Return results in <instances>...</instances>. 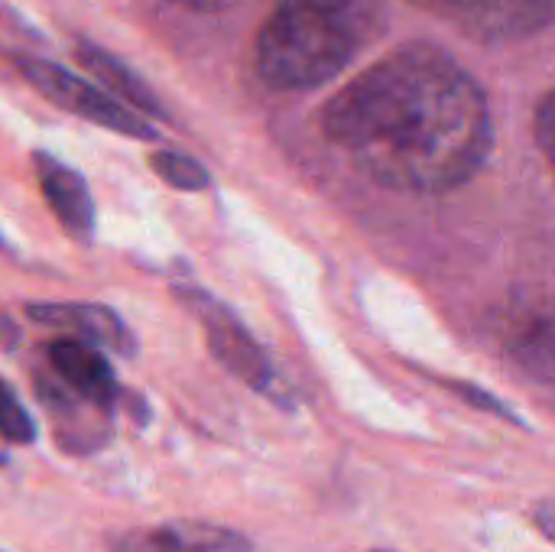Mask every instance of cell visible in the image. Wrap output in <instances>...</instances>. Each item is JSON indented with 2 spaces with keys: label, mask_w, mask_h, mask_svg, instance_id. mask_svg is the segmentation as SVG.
<instances>
[{
  "label": "cell",
  "mask_w": 555,
  "mask_h": 552,
  "mask_svg": "<svg viewBox=\"0 0 555 552\" xmlns=\"http://www.w3.org/2000/svg\"><path fill=\"white\" fill-rule=\"evenodd\" d=\"M322 133L377 185L442 195L488 163L494 117L481 81L462 62L439 46L410 42L322 107Z\"/></svg>",
  "instance_id": "1"
},
{
  "label": "cell",
  "mask_w": 555,
  "mask_h": 552,
  "mask_svg": "<svg viewBox=\"0 0 555 552\" xmlns=\"http://www.w3.org/2000/svg\"><path fill=\"white\" fill-rule=\"evenodd\" d=\"M384 29V0H276L257 36L270 88L312 91L348 68Z\"/></svg>",
  "instance_id": "2"
},
{
  "label": "cell",
  "mask_w": 555,
  "mask_h": 552,
  "mask_svg": "<svg viewBox=\"0 0 555 552\" xmlns=\"http://www.w3.org/2000/svg\"><path fill=\"white\" fill-rule=\"evenodd\" d=\"M13 65L46 101L59 104L62 111H68V114H75L81 120H91L98 127H107L114 133L133 137V140H156L153 124H146L143 114L120 104L101 85L85 81V78L72 75L68 68H62V65H55L49 59H39V55H20L16 52Z\"/></svg>",
  "instance_id": "3"
},
{
  "label": "cell",
  "mask_w": 555,
  "mask_h": 552,
  "mask_svg": "<svg viewBox=\"0 0 555 552\" xmlns=\"http://www.w3.org/2000/svg\"><path fill=\"white\" fill-rule=\"evenodd\" d=\"M179 293L189 303V309L202 319L208 348L224 364V371H231L237 381H244L257 394L280 400V377L273 371L270 358L263 355V348L244 329V322L231 309H224L221 303H215L208 293H202L198 286H185Z\"/></svg>",
  "instance_id": "4"
},
{
  "label": "cell",
  "mask_w": 555,
  "mask_h": 552,
  "mask_svg": "<svg viewBox=\"0 0 555 552\" xmlns=\"http://www.w3.org/2000/svg\"><path fill=\"white\" fill-rule=\"evenodd\" d=\"M478 42H517L550 26L555 0H410Z\"/></svg>",
  "instance_id": "5"
},
{
  "label": "cell",
  "mask_w": 555,
  "mask_h": 552,
  "mask_svg": "<svg viewBox=\"0 0 555 552\" xmlns=\"http://www.w3.org/2000/svg\"><path fill=\"white\" fill-rule=\"evenodd\" d=\"M26 312H29V319L36 325L59 329L68 338H81V342H88L94 348H107V351L124 355V358L137 355L133 332L107 306H94V303H39V306H26Z\"/></svg>",
  "instance_id": "6"
},
{
  "label": "cell",
  "mask_w": 555,
  "mask_h": 552,
  "mask_svg": "<svg viewBox=\"0 0 555 552\" xmlns=\"http://www.w3.org/2000/svg\"><path fill=\"white\" fill-rule=\"evenodd\" d=\"M111 552H257L244 534L228 527L179 521L146 530H127L111 540Z\"/></svg>",
  "instance_id": "7"
},
{
  "label": "cell",
  "mask_w": 555,
  "mask_h": 552,
  "mask_svg": "<svg viewBox=\"0 0 555 552\" xmlns=\"http://www.w3.org/2000/svg\"><path fill=\"white\" fill-rule=\"evenodd\" d=\"M49 364L59 374V381L75 390L85 403L98 407V410H114L117 403V377L107 364V358L101 355V348L81 342V338H68L62 335L59 342L49 345Z\"/></svg>",
  "instance_id": "8"
},
{
  "label": "cell",
  "mask_w": 555,
  "mask_h": 552,
  "mask_svg": "<svg viewBox=\"0 0 555 552\" xmlns=\"http://www.w3.org/2000/svg\"><path fill=\"white\" fill-rule=\"evenodd\" d=\"M36 176H39L42 195H46L49 208L55 211L59 224L81 241L91 238L94 202H91L88 182L72 166H65L62 159H55L49 153H36Z\"/></svg>",
  "instance_id": "9"
},
{
  "label": "cell",
  "mask_w": 555,
  "mask_h": 552,
  "mask_svg": "<svg viewBox=\"0 0 555 552\" xmlns=\"http://www.w3.org/2000/svg\"><path fill=\"white\" fill-rule=\"evenodd\" d=\"M75 55H78V62L101 81V88H104L107 94H114L120 104L133 107L137 114L166 117V107H163V101L156 98V91H153L127 62H120V59L111 55L107 49H101V46H94V42H85V39H78Z\"/></svg>",
  "instance_id": "10"
},
{
  "label": "cell",
  "mask_w": 555,
  "mask_h": 552,
  "mask_svg": "<svg viewBox=\"0 0 555 552\" xmlns=\"http://www.w3.org/2000/svg\"><path fill=\"white\" fill-rule=\"evenodd\" d=\"M553 319L550 316H537L530 319L511 342V355L514 361L537 377L540 384H553L555 368V345H553Z\"/></svg>",
  "instance_id": "11"
},
{
  "label": "cell",
  "mask_w": 555,
  "mask_h": 552,
  "mask_svg": "<svg viewBox=\"0 0 555 552\" xmlns=\"http://www.w3.org/2000/svg\"><path fill=\"white\" fill-rule=\"evenodd\" d=\"M153 169H156L159 179H166L179 192H205L211 185V172L198 159H192L185 153H176V150L156 153L153 156Z\"/></svg>",
  "instance_id": "12"
},
{
  "label": "cell",
  "mask_w": 555,
  "mask_h": 552,
  "mask_svg": "<svg viewBox=\"0 0 555 552\" xmlns=\"http://www.w3.org/2000/svg\"><path fill=\"white\" fill-rule=\"evenodd\" d=\"M0 436L10 446H29L36 442V420L20 403V397L0 381Z\"/></svg>",
  "instance_id": "13"
},
{
  "label": "cell",
  "mask_w": 555,
  "mask_h": 552,
  "mask_svg": "<svg viewBox=\"0 0 555 552\" xmlns=\"http://www.w3.org/2000/svg\"><path fill=\"white\" fill-rule=\"evenodd\" d=\"M537 140H540V150H543V156L546 159H553L555 156V98L553 91L540 101V107H537Z\"/></svg>",
  "instance_id": "14"
},
{
  "label": "cell",
  "mask_w": 555,
  "mask_h": 552,
  "mask_svg": "<svg viewBox=\"0 0 555 552\" xmlns=\"http://www.w3.org/2000/svg\"><path fill=\"white\" fill-rule=\"evenodd\" d=\"M449 387H452L462 400H468L472 407H481V410L498 413V416H504V420H511V423H520V416H517L514 410H507V403L488 397V390H478V387H468V384H449Z\"/></svg>",
  "instance_id": "15"
},
{
  "label": "cell",
  "mask_w": 555,
  "mask_h": 552,
  "mask_svg": "<svg viewBox=\"0 0 555 552\" xmlns=\"http://www.w3.org/2000/svg\"><path fill=\"white\" fill-rule=\"evenodd\" d=\"M540 527H543V537L553 540V501H543V508H540Z\"/></svg>",
  "instance_id": "16"
}]
</instances>
